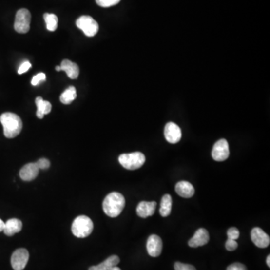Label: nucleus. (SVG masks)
<instances>
[{
	"label": "nucleus",
	"instance_id": "obj_1",
	"mask_svg": "<svg viewBox=\"0 0 270 270\" xmlns=\"http://www.w3.org/2000/svg\"><path fill=\"white\" fill-rule=\"evenodd\" d=\"M0 122L3 126L4 135L7 138H15L20 135L23 129L21 119L14 113L2 114L0 116Z\"/></svg>",
	"mask_w": 270,
	"mask_h": 270
},
{
	"label": "nucleus",
	"instance_id": "obj_2",
	"mask_svg": "<svg viewBox=\"0 0 270 270\" xmlns=\"http://www.w3.org/2000/svg\"><path fill=\"white\" fill-rule=\"evenodd\" d=\"M125 205V197L122 194L111 192L103 201V210L108 216L116 218L122 213Z\"/></svg>",
	"mask_w": 270,
	"mask_h": 270
},
{
	"label": "nucleus",
	"instance_id": "obj_3",
	"mask_svg": "<svg viewBox=\"0 0 270 270\" xmlns=\"http://www.w3.org/2000/svg\"><path fill=\"white\" fill-rule=\"evenodd\" d=\"M93 227V221L88 216L80 215L74 220L72 225V233L77 238H86L91 234Z\"/></svg>",
	"mask_w": 270,
	"mask_h": 270
},
{
	"label": "nucleus",
	"instance_id": "obj_4",
	"mask_svg": "<svg viewBox=\"0 0 270 270\" xmlns=\"http://www.w3.org/2000/svg\"><path fill=\"white\" fill-rule=\"evenodd\" d=\"M145 161V155L140 152L125 153L119 155V162L120 163V165L125 169L130 170V171L141 168Z\"/></svg>",
	"mask_w": 270,
	"mask_h": 270
},
{
	"label": "nucleus",
	"instance_id": "obj_5",
	"mask_svg": "<svg viewBox=\"0 0 270 270\" xmlns=\"http://www.w3.org/2000/svg\"><path fill=\"white\" fill-rule=\"evenodd\" d=\"M31 14L26 8L18 10L15 17V30L17 33L25 34L30 31Z\"/></svg>",
	"mask_w": 270,
	"mask_h": 270
},
{
	"label": "nucleus",
	"instance_id": "obj_6",
	"mask_svg": "<svg viewBox=\"0 0 270 270\" xmlns=\"http://www.w3.org/2000/svg\"><path fill=\"white\" fill-rule=\"evenodd\" d=\"M76 25L77 28L81 30L88 37H93L98 33L99 30L98 23L92 17L83 15L77 20Z\"/></svg>",
	"mask_w": 270,
	"mask_h": 270
},
{
	"label": "nucleus",
	"instance_id": "obj_7",
	"mask_svg": "<svg viewBox=\"0 0 270 270\" xmlns=\"http://www.w3.org/2000/svg\"><path fill=\"white\" fill-rule=\"evenodd\" d=\"M230 150L228 141L225 139H221L217 141L212 148V157L215 161H225L229 157Z\"/></svg>",
	"mask_w": 270,
	"mask_h": 270
},
{
	"label": "nucleus",
	"instance_id": "obj_8",
	"mask_svg": "<svg viewBox=\"0 0 270 270\" xmlns=\"http://www.w3.org/2000/svg\"><path fill=\"white\" fill-rule=\"evenodd\" d=\"M30 254L25 249H18L12 254L11 263L15 270H23L26 267Z\"/></svg>",
	"mask_w": 270,
	"mask_h": 270
},
{
	"label": "nucleus",
	"instance_id": "obj_9",
	"mask_svg": "<svg viewBox=\"0 0 270 270\" xmlns=\"http://www.w3.org/2000/svg\"><path fill=\"white\" fill-rule=\"evenodd\" d=\"M251 238L257 247L265 249L270 243V238L261 228H254L251 232Z\"/></svg>",
	"mask_w": 270,
	"mask_h": 270
},
{
	"label": "nucleus",
	"instance_id": "obj_10",
	"mask_svg": "<svg viewBox=\"0 0 270 270\" xmlns=\"http://www.w3.org/2000/svg\"><path fill=\"white\" fill-rule=\"evenodd\" d=\"M165 137L170 143H177L182 138V131L174 122H168L165 127Z\"/></svg>",
	"mask_w": 270,
	"mask_h": 270
},
{
	"label": "nucleus",
	"instance_id": "obj_11",
	"mask_svg": "<svg viewBox=\"0 0 270 270\" xmlns=\"http://www.w3.org/2000/svg\"><path fill=\"white\" fill-rule=\"evenodd\" d=\"M162 240L157 235L153 234L148 238L147 243V250L151 257H158L162 251Z\"/></svg>",
	"mask_w": 270,
	"mask_h": 270
},
{
	"label": "nucleus",
	"instance_id": "obj_12",
	"mask_svg": "<svg viewBox=\"0 0 270 270\" xmlns=\"http://www.w3.org/2000/svg\"><path fill=\"white\" fill-rule=\"evenodd\" d=\"M210 240L208 231L204 228H199L194 236L189 241V246L192 248H197L207 244Z\"/></svg>",
	"mask_w": 270,
	"mask_h": 270
},
{
	"label": "nucleus",
	"instance_id": "obj_13",
	"mask_svg": "<svg viewBox=\"0 0 270 270\" xmlns=\"http://www.w3.org/2000/svg\"><path fill=\"white\" fill-rule=\"evenodd\" d=\"M39 173V169L36 163H29L20 170V176L23 181L30 182L37 177Z\"/></svg>",
	"mask_w": 270,
	"mask_h": 270
},
{
	"label": "nucleus",
	"instance_id": "obj_14",
	"mask_svg": "<svg viewBox=\"0 0 270 270\" xmlns=\"http://www.w3.org/2000/svg\"><path fill=\"white\" fill-rule=\"evenodd\" d=\"M157 203L155 201H142L137 207V214L140 218H146L155 213Z\"/></svg>",
	"mask_w": 270,
	"mask_h": 270
},
{
	"label": "nucleus",
	"instance_id": "obj_15",
	"mask_svg": "<svg viewBox=\"0 0 270 270\" xmlns=\"http://www.w3.org/2000/svg\"><path fill=\"white\" fill-rule=\"evenodd\" d=\"M61 71H64L67 74L69 78L75 80L77 78L80 73L78 65L75 62L69 60V59H64L61 63Z\"/></svg>",
	"mask_w": 270,
	"mask_h": 270
},
{
	"label": "nucleus",
	"instance_id": "obj_16",
	"mask_svg": "<svg viewBox=\"0 0 270 270\" xmlns=\"http://www.w3.org/2000/svg\"><path fill=\"white\" fill-rule=\"evenodd\" d=\"M23 228V224L20 220L18 218H11L5 222L4 233L6 236H12L16 233H19Z\"/></svg>",
	"mask_w": 270,
	"mask_h": 270
},
{
	"label": "nucleus",
	"instance_id": "obj_17",
	"mask_svg": "<svg viewBox=\"0 0 270 270\" xmlns=\"http://www.w3.org/2000/svg\"><path fill=\"white\" fill-rule=\"evenodd\" d=\"M176 192L180 197L190 198L194 194V186L190 182L180 181L176 185Z\"/></svg>",
	"mask_w": 270,
	"mask_h": 270
},
{
	"label": "nucleus",
	"instance_id": "obj_18",
	"mask_svg": "<svg viewBox=\"0 0 270 270\" xmlns=\"http://www.w3.org/2000/svg\"><path fill=\"white\" fill-rule=\"evenodd\" d=\"M36 104L37 106L36 116L39 119H43L44 115L51 113L52 105L49 101H44L41 97H37L36 98Z\"/></svg>",
	"mask_w": 270,
	"mask_h": 270
},
{
	"label": "nucleus",
	"instance_id": "obj_19",
	"mask_svg": "<svg viewBox=\"0 0 270 270\" xmlns=\"http://www.w3.org/2000/svg\"><path fill=\"white\" fill-rule=\"evenodd\" d=\"M119 261H120V260H119V257L118 256L112 255L108 257V259H106L104 262L101 263V264L90 267L89 270H110L113 267L117 266Z\"/></svg>",
	"mask_w": 270,
	"mask_h": 270
},
{
	"label": "nucleus",
	"instance_id": "obj_20",
	"mask_svg": "<svg viewBox=\"0 0 270 270\" xmlns=\"http://www.w3.org/2000/svg\"><path fill=\"white\" fill-rule=\"evenodd\" d=\"M172 210V197L170 194L163 196L161 201L159 212L162 217H168Z\"/></svg>",
	"mask_w": 270,
	"mask_h": 270
},
{
	"label": "nucleus",
	"instance_id": "obj_21",
	"mask_svg": "<svg viewBox=\"0 0 270 270\" xmlns=\"http://www.w3.org/2000/svg\"><path fill=\"white\" fill-rule=\"evenodd\" d=\"M77 98V91L75 86H69L60 96V101L64 104H70Z\"/></svg>",
	"mask_w": 270,
	"mask_h": 270
},
{
	"label": "nucleus",
	"instance_id": "obj_22",
	"mask_svg": "<svg viewBox=\"0 0 270 270\" xmlns=\"http://www.w3.org/2000/svg\"><path fill=\"white\" fill-rule=\"evenodd\" d=\"M44 19L45 20L47 30L54 32L57 30L58 26V18L54 14L46 13L44 15Z\"/></svg>",
	"mask_w": 270,
	"mask_h": 270
},
{
	"label": "nucleus",
	"instance_id": "obj_23",
	"mask_svg": "<svg viewBox=\"0 0 270 270\" xmlns=\"http://www.w3.org/2000/svg\"><path fill=\"white\" fill-rule=\"evenodd\" d=\"M121 0H96V3L103 8H109L117 5Z\"/></svg>",
	"mask_w": 270,
	"mask_h": 270
},
{
	"label": "nucleus",
	"instance_id": "obj_24",
	"mask_svg": "<svg viewBox=\"0 0 270 270\" xmlns=\"http://www.w3.org/2000/svg\"><path fill=\"white\" fill-rule=\"evenodd\" d=\"M46 75L44 73H39L38 75H35L33 77V80H32L31 83L33 86H38L40 84V83L42 81H45Z\"/></svg>",
	"mask_w": 270,
	"mask_h": 270
},
{
	"label": "nucleus",
	"instance_id": "obj_25",
	"mask_svg": "<svg viewBox=\"0 0 270 270\" xmlns=\"http://www.w3.org/2000/svg\"><path fill=\"white\" fill-rule=\"evenodd\" d=\"M36 164L39 170H46L51 166V162L49 160L44 158H40L37 162H36Z\"/></svg>",
	"mask_w": 270,
	"mask_h": 270
},
{
	"label": "nucleus",
	"instance_id": "obj_26",
	"mask_svg": "<svg viewBox=\"0 0 270 270\" xmlns=\"http://www.w3.org/2000/svg\"><path fill=\"white\" fill-rule=\"evenodd\" d=\"M175 270H196L195 267L191 264H182L180 262L175 263Z\"/></svg>",
	"mask_w": 270,
	"mask_h": 270
},
{
	"label": "nucleus",
	"instance_id": "obj_27",
	"mask_svg": "<svg viewBox=\"0 0 270 270\" xmlns=\"http://www.w3.org/2000/svg\"><path fill=\"white\" fill-rule=\"evenodd\" d=\"M227 234H228V239L236 240L239 237V231L237 228H231L228 229Z\"/></svg>",
	"mask_w": 270,
	"mask_h": 270
},
{
	"label": "nucleus",
	"instance_id": "obj_28",
	"mask_svg": "<svg viewBox=\"0 0 270 270\" xmlns=\"http://www.w3.org/2000/svg\"><path fill=\"white\" fill-rule=\"evenodd\" d=\"M237 247L238 243L236 240L228 239L226 243H225V248H226L227 250L233 251L236 250Z\"/></svg>",
	"mask_w": 270,
	"mask_h": 270
},
{
	"label": "nucleus",
	"instance_id": "obj_29",
	"mask_svg": "<svg viewBox=\"0 0 270 270\" xmlns=\"http://www.w3.org/2000/svg\"><path fill=\"white\" fill-rule=\"evenodd\" d=\"M31 67V63H30L29 61H26V62H23V63L20 65V68L18 69V74H19V75H22V74L26 73Z\"/></svg>",
	"mask_w": 270,
	"mask_h": 270
},
{
	"label": "nucleus",
	"instance_id": "obj_30",
	"mask_svg": "<svg viewBox=\"0 0 270 270\" xmlns=\"http://www.w3.org/2000/svg\"><path fill=\"white\" fill-rule=\"evenodd\" d=\"M227 270H248L246 266L244 264H240V263H234V264H231L228 266Z\"/></svg>",
	"mask_w": 270,
	"mask_h": 270
},
{
	"label": "nucleus",
	"instance_id": "obj_31",
	"mask_svg": "<svg viewBox=\"0 0 270 270\" xmlns=\"http://www.w3.org/2000/svg\"><path fill=\"white\" fill-rule=\"evenodd\" d=\"M4 228H5V222L0 218V232L3 231Z\"/></svg>",
	"mask_w": 270,
	"mask_h": 270
},
{
	"label": "nucleus",
	"instance_id": "obj_32",
	"mask_svg": "<svg viewBox=\"0 0 270 270\" xmlns=\"http://www.w3.org/2000/svg\"><path fill=\"white\" fill-rule=\"evenodd\" d=\"M267 264L268 267H270V255H268V257H267Z\"/></svg>",
	"mask_w": 270,
	"mask_h": 270
},
{
	"label": "nucleus",
	"instance_id": "obj_33",
	"mask_svg": "<svg viewBox=\"0 0 270 270\" xmlns=\"http://www.w3.org/2000/svg\"><path fill=\"white\" fill-rule=\"evenodd\" d=\"M110 270H121V269L119 268L117 266H116V267H113V268H111Z\"/></svg>",
	"mask_w": 270,
	"mask_h": 270
},
{
	"label": "nucleus",
	"instance_id": "obj_34",
	"mask_svg": "<svg viewBox=\"0 0 270 270\" xmlns=\"http://www.w3.org/2000/svg\"><path fill=\"white\" fill-rule=\"evenodd\" d=\"M56 70H57V72H60V71H61V67H60V65H59V66H57V67H56Z\"/></svg>",
	"mask_w": 270,
	"mask_h": 270
}]
</instances>
